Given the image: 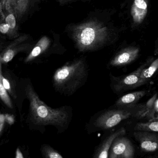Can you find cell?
Here are the masks:
<instances>
[{
    "instance_id": "6da1fadb",
    "label": "cell",
    "mask_w": 158,
    "mask_h": 158,
    "mask_svg": "<svg viewBox=\"0 0 158 158\" xmlns=\"http://www.w3.org/2000/svg\"><path fill=\"white\" fill-rule=\"evenodd\" d=\"M27 95L30 102V114L35 123L40 125H52L59 133L68 129L73 116L72 108L64 106L52 109L41 100L33 88L28 85Z\"/></svg>"
},
{
    "instance_id": "7a4b0ae2",
    "label": "cell",
    "mask_w": 158,
    "mask_h": 158,
    "mask_svg": "<svg viewBox=\"0 0 158 158\" xmlns=\"http://www.w3.org/2000/svg\"><path fill=\"white\" fill-rule=\"evenodd\" d=\"M88 66L85 60L77 59L58 68L53 76L54 87L64 96L73 95L87 81Z\"/></svg>"
},
{
    "instance_id": "3957f363",
    "label": "cell",
    "mask_w": 158,
    "mask_h": 158,
    "mask_svg": "<svg viewBox=\"0 0 158 158\" xmlns=\"http://www.w3.org/2000/svg\"><path fill=\"white\" fill-rule=\"evenodd\" d=\"M142 105L138 104L131 108L114 107L113 109L99 112L91 117L86 125L87 133L91 134L110 130L130 117L138 119L139 114Z\"/></svg>"
},
{
    "instance_id": "277c9868",
    "label": "cell",
    "mask_w": 158,
    "mask_h": 158,
    "mask_svg": "<svg viewBox=\"0 0 158 158\" xmlns=\"http://www.w3.org/2000/svg\"><path fill=\"white\" fill-rule=\"evenodd\" d=\"M105 34L104 28L95 24H86L78 27L75 37L79 50L84 51L93 48Z\"/></svg>"
},
{
    "instance_id": "5b68a950",
    "label": "cell",
    "mask_w": 158,
    "mask_h": 158,
    "mask_svg": "<svg viewBox=\"0 0 158 158\" xmlns=\"http://www.w3.org/2000/svg\"><path fill=\"white\" fill-rule=\"evenodd\" d=\"M145 62L136 70L128 74L115 77L110 74V87L114 93L121 94L128 90H132L148 83L139 77L142 69L149 62Z\"/></svg>"
},
{
    "instance_id": "8992f818",
    "label": "cell",
    "mask_w": 158,
    "mask_h": 158,
    "mask_svg": "<svg viewBox=\"0 0 158 158\" xmlns=\"http://www.w3.org/2000/svg\"><path fill=\"white\" fill-rule=\"evenodd\" d=\"M38 0H0V21L8 14L14 15L20 21Z\"/></svg>"
},
{
    "instance_id": "52a82bcc",
    "label": "cell",
    "mask_w": 158,
    "mask_h": 158,
    "mask_svg": "<svg viewBox=\"0 0 158 158\" xmlns=\"http://www.w3.org/2000/svg\"><path fill=\"white\" fill-rule=\"evenodd\" d=\"M124 136L118 137L114 139L109 151V158H134V146L131 140Z\"/></svg>"
},
{
    "instance_id": "ba28073f",
    "label": "cell",
    "mask_w": 158,
    "mask_h": 158,
    "mask_svg": "<svg viewBox=\"0 0 158 158\" xmlns=\"http://www.w3.org/2000/svg\"><path fill=\"white\" fill-rule=\"evenodd\" d=\"M133 136L143 152H153L158 149V135L155 132L134 131Z\"/></svg>"
},
{
    "instance_id": "9c48e42d",
    "label": "cell",
    "mask_w": 158,
    "mask_h": 158,
    "mask_svg": "<svg viewBox=\"0 0 158 158\" xmlns=\"http://www.w3.org/2000/svg\"><path fill=\"white\" fill-rule=\"evenodd\" d=\"M126 134V130L123 127H121L110 133L100 142L99 145L95 149L93 153V158H109V151L114 139L118 137L125 135Z\"/></svg>"
},
{
    "instance_id": "30bf717a",
    "label": "cell",
    "mask_w": 158,
    "mask_h": 158,
    "mask_svg": "<svg viewBox=\"0 0 158 158\" xmlns=\"http://www.w3.org/2000/svg\"><path fill=\"white\" fill-rule=\"evenodd\" d=\"M139 49L135 48L125 49L116 54L110 62V66L122 67L134 61L138 56Z\"/></svg>"
},
{
    "instance_id": "8fae6325",
    "label": "cell",
    "mask_w": 158,
    "mask_h": 158,
    "mask_svg": "<svg viewBox=\"0 0 158 158\" xmlns=\"http://www.w3.org/2000/svg\"><path fill=\"white\" fill-rule=\"evenodd\" d=\"M148 91L138 90L126 94L116 101L114 107L119 108H131L138 105L137 103L147 95Z\"/></svg>"
},
{
    "instance_id": "7c38bea8",
    "label": "cell",
    "mask_w": 158,
    "mask_h": 158,
    "mask_svg": "<svg viewBox=\"0 0 158 158\" xmlns=\"http://www.w3.org/2000/svg\"><path fill=\"white\" fill-rule=\"evenodd\" d=\"M148 11V4L145 0H135L131 14L135 23H140L144 20Z\"/></svg>"
},
{
    "instance_id": "4fadbf2b",
    "label": "cell",
    "mask_w": 158,
    "mask_h": 158,
    "mask_svg": "<svg viewBox=\"0 0 158 158\" xmlns=\"http://www.w3.org/2000/svg\"><path fill=\"white\" fill-rule=\"evenodd\" d=\"M50 44V40L48 37L44 36L41 38L27 57L25 61L26 62L31 61L39 56L48 49Z\"/></svg>"
},
{
    "instance_id": "5bb4252c",
    "label": "cell",
    "mask_w": 158,
    "mask_h": 158,
    "mask_svg": "<svg viewBox=\"0 0 158 158\" xmlns=\"http://www.w3.org/2000/svg\"><path fill=\"white\" fill-rule=\"evenodd\" d=\"M158 68V60L156 59L152 61H150L141 70L139 75L140 79L148 83Z\"/></svg>"
},
{
    "instance_id": "9a60e30c",
    "label": "cell",
    "mask_w": 158,
    "mask_h": 158,
    "mask_svg": "<svg viewBox=\"0 0 158 158\" xmlns=\"http://www.w3.org/2000/svg\"><path fill=\"white\" fill-rule=\"evenodd\" d=\"M134 131L158 132V121L157 119L148 120V122H138L134 127Z\"/></svg>"
},
{
    "instance_id": "2e32d148",
    "label": "cell",
    "mask_w": 158,
    "mask_h": 158,
    "mask_svg": "<svg viewBox=\"0 0 158 158\" xmlns=\"http://www.w3.org/2000/svg\"><path fill=\"white\" fill-rule=\"evenodd\" d=\"M2 62L0 59V98L8 107L12 109L13 108V105L9 97L7 90L4 88L2 85Z\"/></svg>"
},
{
    "instance_id": "e0dca14e",
    "label": "cell",
    "mask_w": 158,
    "mask_h": 158,
    "mask_svg": "<svg viewBox=\"0 0 158 158\" xmlns=\"http://www.w3.org/2000/svg\"><path fill=\"white\" fill-rule=\"evenodd\" d=\"M157 98H158V96H157V93H156L146 102L145 104L142 105V107L139 114L138 119L144 118L145 114L152 107L155 100Z\"/></svg>"
},
{
    "instance_id": "ac0fdd59",
    "label": "cell",
    "mask_w": 158,
    "mask_h": 158,
    "mask_svg": "<svg viewBox=\"0 0 158 158\" xmlns=\"http://www.w3.org/2000/svg\"><path fill=\"white\" fill-rule=\"evenodd\" d=\"M2 21H4L10 28L12 29L15 33L17 34L18 30V26H17V19L14 15L12 14H8L4 16L3 20Z\"/></svg>"
},
{
    "instance_id": "d6986e66",
    "label": "cell",
    "mask_w": 158,
    "mask_h": 158,
    "mask_svg": "<svg viewBox=\"0 0 158 158\" xmlns=\"http://www.w3.org/2000/svg\"><path fill=\"white\" fill-rule=\"evenodd\" d=\"M43 154L46 158H62L63 156L57 150L48 145H45L42 149Z\"/></svg>"
},
{
    "instance_id": "ffe728a7",
    "label": "cell",
    "mask_w": 158,
    "mask_h": 158,
    "mask_svg": "<svg viewBox=\"0 0 158 158\" xmlns=\"http://www.w3.org/2000/svg\"><path fill=\"white\" fill-rule=\"evenodd\" d=\"M0 34L10 38L18 36V34L15 33L4 21H0Z\"/></svg>"
},
{
    "instance_id": "44dd1931",
    "label": "cell",
    "mask_w": 158,
    "mask_h": 158,
    "mask_svg": "<svg viewBox=\"0 0 158 158\" xmlns=\"http://www.w3.org/2000/svg\"><path fill=\"white\" fill-rule=\"evenodd\" d=\"M158 113V98L155 100L152 107L145 114L144 118L148 120L157 119Z\"/></svg>"
},
{
    "instance_id": "7402d4cb",
    "label": "cell",
    "mask_w": 158,
    "mask_h": 158,
    "mask_svg": "<svg viewBox=\"0 0 158 158\" xmlns=\"http://www.w3.org/2000/svg\"><path fill=\"white\" fill-rule=\"evenodd\" d=\"M6 117L5 115L0 114V136L4 128Z\"/></svg>"
},
{
    "instance_id": "603a6c76",
    "label": "cell",
    "mask_w": 158,
    "mask_h": 158,
    "mask_svg": "<svg viewBox=\"0 0 158 158\" xmlns=\"http://www.w3.org/2000/svg\"><path fill=\"white\" fill-rule=\"evenodd\" d=\"M2 85H3V87H4L5 89H6L7 91H10V83H9L8 80L6 79V78H4L3 76H2Z\"/></svg>"
},
{
    "instance_id": "cb8c5ba5",
    "label": "cell",
    "mask_w": 158,
    "mask_h": 158,
    "mask_svg": "<svg viewBox=\"0 0 158 158\" xmlns=\"http://www.w3.org/2000/svg\"><path fill=\"white\" fill-rule=\"evenodd\" d=\"M16 158H24L23 156V153L21 152V151L19 149V148L17 149V150L16 152V156H15Z\"/></svg>"
},
{
    "instance_id": "d4e9b609",
    "label": "cell",
    "mask_w": 158,
    "mask_h": 158,
    "mask_svg": "<svg viewBox=\"0 0 158 158\" xmlns=\"http://www.w3.org/2000/svg\"><path fill=\"white\" fill-rule=\"evenodd\" d=\"M72 1H74V0H59V2L60 4H64L66 2H69Z\"/></svg>"
}]
</instances>
